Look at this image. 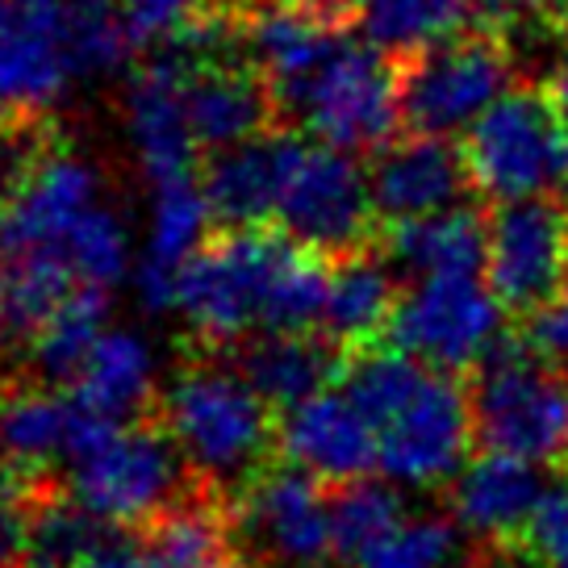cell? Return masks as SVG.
Returning a JSON list of instances; mask_svg holds the SVG:
<instances>
[{
  "mask_svg": "<svg viewBox=\"0 0 568 568\" xmlns=\"http://www.w3.org/2000/svg\"><path fill=\"white\" fill-rule=\"evenodd\" d=\"M139 54H151L180 38L193 21L210 13V0H109Z\"/></svg>",
  "mask_w": 568,
  "mask_h": 568,
  "instance_id": "cell-35",
  "label": "cell"
},
{
  "mask_svg": "<svg viewBox=\"0 0 568 568\" xmlns=\"http://www.w3.org/2000/svg\"><path fill=\"white\" fill-rule=\"evenodd\" d=\"M480 18L510 30V26H551L568 34V0H477Z\"/></svg>",
  "mask_w": 568,
  "mask_h": 568,
  "instance_id": "cell-40",
  "label": "cell"
},
{
  "mask_svg": "<svg viewBox=\"0 0 568 568\" xmlns=\"http://www.w3.org/2000/svg\"><path fill=\"white\" fill-rule=\"evenodd\" d=\"M565 163H568V113H565Z\"/></svg>",
  "mask_w": 568,
  "mask_h": 568,
  "instance_id": "cell-45",
  "label": "cell"
},
{
  "mask_svg": "<svg viewBox=\"0 0 568 568\" xmlns=\"http://www.w3.org/2000/svg\"><path fill=\"white\" fill-rule=\"evenodd\" d=\"M75 439V402L51 389L0 393V468L38 473L71 456Z\"/></svg>",
  "mask_w": 568,
  "mask_h": 568,
  "instance_id": "cell-27",
  "label": "cell"
},
{
  "mask_svg": "<svg viewBox=\"0 0 568 568\" xmlns=\"http://www.w3.org/2000/svg\"><path fill=\"white\" fill-rule=\"evenodd\" d=\"M30 527H34V510L26 501L18 473L0 468V565L30 544Z\"/></svg>",
  "mask_w": 568,
  "mask_h": 568,
  "instance_id": "cell-39",
  "label": "cell"
},
{
  "mask_svg": "<svg viewBox=\"0 0 568 568\" xmlns=\"http://www.w3.org/2000/svg\"><path fill=\"white\" fill-rule=\"evenodd\" d=\"M213 210L205 201L201 176L163 180L151 189L146 210V239H142L139 264L130 272L134 302L142 314H172L180 297V272L196 251L210 243Z\"/></svg>",
  "mask_w": 568,
  "mask_h": 568,
  "instance_id": "cell-18",
  "label": "cell"
},
{
  "mask_svg": "<svg viewBox=\"0 0 568 568\" xmlns=\"http://www.w3.org/2000/svg\"><path fill=\"white\" fill-rule=\"evenodd\" d=\"M477 18V0H359L352 26L373 51L402 63L409 54L473 30Z\"/></svg>",
  "mask_w": 568,
  "mask_h": 568,
  "instance_id": "cell-26",
  "label": "cell"
},
{
  "mask_svg": "<svg viewBox=\"0 0 568 568\" xmlns=\"http://www.w3.org/2000/svg\"><path fill=\"white\" fill-rule=\"evenodd\" d=\"M501 338V305L480 276L414 281L389 322L393 352L447 376L477 368Z\"/></svg>",
  "mask_w": 568,
  "mask_h": 568,
  "instance_id": "cell-10",
  "label": "cell"
},
{
  "mask_svg": "<svg viewBox=\"0 0 568 568\" xmlns=\"http://www.w3.org/2000/svg\"><path fill=\"white\" fill-rule=\"evenodd\" d=\"M30 568H54V565H30Z\"/></svg>",
  "mask_w": 568,
  "mask_h": 568,
  "instance_id": "cell-46",
  "label": "cell"
},
{
  "mask_svg": "<svg viewBox=\"0 0 568 568\" xmlns=\"http://www.w3.org/2000/svg\"><path fill=\"white\" fill-rule=\"evenodd\" d=\"M272 105L284 130L347 155H376L402 139L397 63L347 30L297 84L276 92Z\"/></svg>",
  "mask_w": 568,
  "mask_h": 568,
  "instance_id": "cell-1",
  "label": "cell"
},
{
  "mask_svg": "<svg viewBox=\"0 0 568 568\" xmlns=\"http://www.w3.org/2000/svg\"><path fill=\"white\" fill-rule=\"evenodd\" d=\"M163 430L184 468L213 485H234L272 444L267 402L231 364H193L163 393Z\"/></svg>",
  "mask_w": 568,
  "mask_h": 568,
  "instance_id": "cell-3",
  "label": "cell"
},
{
  "mask_svg": "<svg viewBox=\"0 0 568 568\" xmlns=\"http://www.w3.org/2000/svg\"><path fill=\"white\" fill-rule=\"evenodd\" d=\"M485 284L515 318H535L568 284V201L535 196L485 210Z\"/></svg>",
  "mask_w": 568,
  "mask_h": 568,
  "instance_id": "cell-8",
  "label": "cell"
},
{
  "mask_svg": "<svg viewBox=\"0 0 568 568\" xmlns=\"http://www.w3.org/2000/svg\"><path fill=\"white\" fill-rule=\"evenodd\" d=\"M485 210H452L414 226L385 231L381 247L397 276L435 281V276H480L485 272Z\"/></svg>",
  "mask_w": 568,
  "mask_h": 568,
  "instance_id": "cell-24",
  "label": "cell"
},
{
  "mask_svg": "<svg viewBox=\"0 0 568 568\" xmlns=\"http://www.w3.org/2000/svg\"><path fill=\"white\" fill-rule=\"evenodd\" d=\"M523 343L531 347L539 359H548L551 368H568V284L565 293H556L535 318L523 322Z\"/></svg>",
  "mask_w": 568,
  "mask_h": 568,
  "instance_id": "cell-38",
  "label": "cell"
},
{
  "mask_svg": "<svg viewBox=\"0 0 568 568\" xmlns=\"http://www.w3.org/2000/svg\"><path fill=\"white\" fill-rule=\"evenodd\" d=\"M464 568H535L527 544H480Z\"/></svg>",
  "mask_w": 568,
  "mask_h": 568,
  "instance_id": "cell-41",
  "label": "cell"
},
{
  "mask_svg": "<svg viewBox=\"0 0 568 568\" xmlns=\"http://www.w3.org/2000/svg\"><path fill=\"white\" fill-rule=\"evenodd\" d=\"M184 109L193 125L196 151H231L239 142H251L276 130V105L272 92L243 59L210 63L184 75Z\"/></svg>",
  "mask_w": 568,
  "mask_h": 568,
  "instance_id": "cell-21",
  "label": "cell"
},
{
  "mask_svg": "<svg viewBox=\"0 0 568 568\" xmlns=\"http://www.w3.org/2000/svg\"><path fill=\"white\" fill-rule=\"evenodd\" d=\"M89 568H168V565H163L160 556H151V551L130 548V544H118V539H113Z\"/></svg>",
  "mask_w": 568,
  "mask_h": 568,
  "instance_id": "cell-42",
  "label": "cell"
},
{
  "mask_svg": "<svg viewBox=\"0 0 568 568\" xmlns=\"http://www.w3.org/2000/svg\"><path fill=\"white\" fill-rule=\"evenodd\" d=\"M376 210L368 193V168L355 155L310 142L288 180L276 213V231L322 260H347L376 243Z\"/></svg>",
  "mask_w": 568,
  "mask_h": 568,
  "instance_id": "cell-9",
  "label": "cell"
},
{
  "mask_svg": "<svg viewBox=\"0 0 568 568\" xmlns=\"http://www.w3.org/2000/svg\"><path fill=\"white\" fill-rule=\"evenodd\" d=\"M297 251L281 231H217L180 272L176 314L196 338L231 347L264 322L272 281Z\"/></svg>",
  "mask_w": 568,
  "mask_h": 568,
  "instance_id": "cell-7",
  "label": "cell"
},
{
  "mask_svg": "<svg viewBox=\"0 0 568 568\" xmlns=\"http://www.w3.org/2000/svg\"><path fill=\"white\" fill-rule=\"evenodd\" d=\"M310 9H318L322 18L338 21V26H352L355 9H359V0H305Z\"/></svg>",
  "mask_w": 568,
  "mask_h": 568,
  "instance_id": "cell-44",
  "label": "cell"
},
{
  "mask_svg": "<svg viewBox=\"0 0 568 568\" xmlns=\"http://www.w3.org/2000/svg\"><path fill=\"white\" fill-rule=\"evenodd\" d=\"M42 122H0V205L18 193L34 163L47 155Z\"/></svg>",
  "mask_w": 568,
  "mask_h": 568,
  "instance_id": "cell-36",
  "label": "cell"
},
{
  "mask_svg": "<svg viewBox=\"0 0 568 568\" xmlns=\"http://www.w3.org/2000/svg\"><path fill=\"white\" fill-rule=\"evenodd\" d=\"M406 518V506L389 480H355L335 497V551L364 560Z\"/></svg>",
  "mask_w": 568,
  "mask_h": 568,
  "instance_id": "cell-33",
  "label": "cell"
},
{
  "mask_svg": "<svg viewBox=\"0 0 568 568\" xmlns=\"http://www.w3.org/2000/svg\"><path fill=\"white\" fill-rule=\"evenodd\" d=\"M189 63L172 51H151L125 84V134L134 146L142 180L155 189L163 180L193 176L196 139L184 109Z\"/></svg>",
  "mask_w": 568,
  "mask_h": 568,
  "instance_id": "cell-17",
  "label": "cell"
},
{
  "mask_svg": "<svg viewBox=\"0 0 568 568\" xmlns=\"http://www.w3.org/2000/svg\"><path fill=\"white\" fill-rule=\"evenodd\" d=\"M71 501L105 527L142 523L172 510L184 460L168 435L151 426H113L75 406L71 439Z\"/></svg>",
  "mask_w": 568,
  "mask_h": 568,
  "instance_id": "cell-5",
  "label": "cell"
},
{
  "mask_svg": "<svg viewBox=\"0 0 568 568\" xmlns=\"http://www.w3.org/2000/svg\"><path fill=\"white\" fill-rule=\"evenodd\" d=\"M113 539L105 535V523L92 518L84 506L75 501H47L34 510V527H30V548L38 551V565L54 568H89Z\"/></svg>",
  "mask_w": 568,
  "mask_h": 568,
  "instance_id": "cell-34",
  "label": "cell"
},
{
  "mask_svg": "<svg viewBox=\"0 0 568 568\" xmlns=\"http://www.w3.org/2000/svg\"><path fill=\"white\" fill-rule=\"evenodd\" d=\"M468 176L489 205L560 196L568 184L565 109L548 84H515L464 134Z\"/></svg>",
  "mask_w": 568,
  "mask_h": 568,
  "instance_id": "cell-6",
  "label": "cell"
},
{
  "mask_svg": "<svg viewBox=\"0 0 568 568\" xmlns=\"http://www.w3.org/2000/svg\"><path fill=\"white\" fill-rule=\"evenodd\" d=\"M146 551L168 568H234L226 518L210 506H172L151 523Z\"/></svg>",
  "mask_w": 568,
  "mask_h": 568,
  "instance_id": "cell-30",
  "label": "cell"
},
{
  "mask_svg": "<svg viewBox=\"0 0 568 568\" xmlns=\"http://www.w3.org/2000/svg\"><path fill=\"white\" fill-rule=\"evenodd\" d=\"M310 139L297 130H267L260 139L239 142L231 151H213L201 168V189L222 231H264L276 222L284 189L302 163Z\"/></svg>",
  "mask_w": 568,
  "mask_h": 568,
  "instance_id": "cell-15",
  "label": "cell"
},
{
  "mask_svg": "<svg viewBox=\"0 0 568 568\" xmlns=\"http://www.w3.org/2000/svg\"><path fill=\"white\" fill-rule=\"evenodd\" d=\"M239 373L267 406H302L326 393V381L338 373V347L331 338L314 335H260L243 343Z\"/></svg>",
  "mask_w": 568,
  "mask_h": 568,
  "instance_id": "cell-25",
  "label": "cell"
},
{
  "mask_svg": "<svg viewBox=\"0 0 568 568\" xmlns=\"http://www.w3.org/2000/svg\"><path fill=\"white\" fill-rule=\"evenodd\" d=\"M468 556L452 515H406L355 568H464Z\"/></svg>",
  "mask_w": 568,
  "mask_h": 568,
  "instance_id": "cell-31",
  "label": "cell"
},
{
  "mask_svg": "<svg viewBox=\"0 0 568 568\" xmlns=\"http://www.w3.org/2000/svg\"><path fill=\"white\" fill-rule=\"evenodd\" d=\"M548 92L556 97V105L568 113V42L560 47V54H556V68H551V75H548Z\"/></svg>",
  "mask_w": 568,
  "mask_h": 568,
  "instance_id": "cell-43",
  "label": "cell"
},
{
  "mask_svg": "<svg viewBox=\"0 0 568 568\" xmlns=\"http://www.w3.org/2000/svg\"><path fill=\"white\" fill-rule=\"evenodd\" d=\"M155 385H160L155 343L130 326H109L89 364L71 381V402L101 423L125 426L151 406Z\"/></svg>",
  "mask_w": 568,
  "mask_h": 568,
  "instance_id": "cell-22",
  "label": "cell"
},
{
  "mask_svg": "<svg viewBox=\"0 0 568 568\" xmlns=\"http://www.w3.org/2000/svg\"><path fill=\"white\" fill-rule=\"evenodd\" d=\"M75 80L68 0H0V122H42Z\"/></svg>",
  "mask_w": 568,
  "mask_h": 568,
  "instance_id": "cell-12",
  "label": "cell"
},
{
  "mask_svg": "<svg viewBox=\"0 0 568 568\" xmlns=\"http://www.w3.org/2000/svg\"><path fill=\"white\" fill-rule=\"evenodd\" d=\"M276 444L288 468H302L314 480H335L343 489L355 480H368V473L381 468L373 423L335 389L284 409Z\"/></svg>",
  "mask_w": 568,
  "mask_h": 568,
  "instance_id": "cell-19",
  "label": "cell"
},
{
  "mask_svg": "<svg viewBox=\"0 0 568 568\" xmlns=\"http://www.w3.org/2000/svg\"><path fill=\"white\" fill-rule=\"evenodd\" d=\"M468 402L485 452L535 468L568 464V381L518 335H506L473 368Z\"/></svg>",
  "mask_w": 568,
  "mask_h": 568,
  "instance_id": "cell-2",
  "label": "cell"
},
{
  "mask_svg": "<svg viewBox=\"0 0 568 568\" xmlns=\"http://www.w3.org/2000/svg\"><path fill=\"white\" fill-rule=\"evenodd\" d=\"M368 193H373L376 222L385 231H397V226L464 210L468 193L477 189L468 176L460 142L402 134L368 163Z\"/></svg>",
  "mask_w": 568,
  "mask_h": 568,
  "instance_id": "cell-14",
  "label": "cell"
},
{
  "mask_svg": "<svg viewBox=\"0 0 568 568\" xmlns=\"http://www.w3.org/2000/svg\"><path fill=\"white\" fill-rule=\"evenodd\" d=\"M397 272L385 260V251H355L347 260L331 264V293H326V318L322 335L335 347H359L368 352L376 335H389L402 288Z\"/></svg>",
  "mask_w": 568,
  "mask_h": 568,
  "instance_id": "cell-23",
  "label": "cell"
},
{
  "mask_svg": "<svg viewBox=\"0 0 568 568\" xmlns=\"http://www.w3.org/2000/svg\"><path fill=\"white\" fill-rule=\"evenodd\" d=\"M109 331V293L105 288H75L63 310L54 314L30 343V359L42 381H75L89 364L97 343Z\"/></svg>",
  "mask_w": 568,
  "mask_h": 568,
  "instance_id": "cell-28",
  "label": "cell"
},
{
  "mask_svg": "<svg viewBox=\"0 0 568 568\" xmlns=\"http://www.w3.org/2000/svg\"><path fill=\"white\" fill-rule=\"evenodd\" d=\"M477 439L468 385L447 373H426L418 393L376 430L381 473L397 489H430L452 485L468 460V444Z\"/></svg>",
  "mask_w": 568,
  "mask_h": 568,
  "instance_id": "cell-11",
  "label": "cell"
},
{
  "mask_svg": "<svg viewBox=\"0 0 568 568\" xmlns=\"http://www.w3.org/2000/svg\"><path fill=\"white\" fill-rule=\"evenodd\" d=\"M426 373L430 368H423L409 355L393 352V347L389 352L368 347V352H355L352 364L343 368V397L373 423V430H381L418 393Z\"/></svg>",
  "mask_w": 568,
  "mask_h": 568,
  "instance_id": "cell-29",
  "label": "cell"
},
{
  "mask_svg": "<svg viewBox=\"0 0 568 568\" xmlns=\"http://www.w3.org/2000/svg\"><path fill=\"white\" fill-rule=\"evenodd\" d=\"M105 4H109V0H105Z\"/></svg>",
  "mask_w": 568,
  "mask_h": 568,
  "instance_id": "cell-47",
  "label": "cell"
},
{
  "mask_svg": "<svg viewBox=\"0 0 568 568\" xmlns=\"http://www.w3.org/2000/svg\"><path fill=\"white\" fill-rule=\"evenodd\" d=\"M523 544L531 551L535 568H568V480L551 485Z\"/></svg>",
  "mask_w": 568,
  "mask_h": 568,
  "instance_id": "cell-37",
  "label": "cell"
},
{
  "mask_svg": "<svg viewBox=\"0 0 568 568\" xmlns=\"http://www.w3.org/2000/svg\"><path fill=\"white\" fill-rule=\"evenodd\" d=\"M518 80V59L506 34L477 21L430 51L397 63V97L406 134L447 139L468 134Z\"/></svg>",
  "mask_w": 568,
  "mask_h": 568,
  "instance_id": "cell-4",
  "label": "cell"
},
{
  "mask_svg": "<svg viewBox=\"0 0 568 568\" xmlns=\"http://www.w3.org/2000/svg\"><path fill=\"white\" fill-rule=\"evenodd\" d=\"M243 531L281 568H322L335 556V501L302 468H272L247 489Z\"/></svg>",
  "mask_w": 568,
  "mask_h": 568,
  "instance_id": "cell-16",
  "label": "cell"
},
{
  "mask_svg": "<svg viewBox=\"0 0 568 568\" xmlns=\"http://www.w3.org/2000/svg\"><path fill=\"white\" fill-rule=\"evenodd\" d=\"M130 255H134L130 226H125L122 210L109 201H101L68 239V267L84 288H105L109 293L113 284H122L134 272Z\"/></svg>",
  "mask_w": 568,
  "mask_h": 568,
  "instance_id": "cell-32",
  "label": "cell"
},
{
  "mask_svg": "<svg viewBox=\"0 0 568 568\" xmlns=\"http://www.w3.org/2000/svg\"><path fill=\"white\" fill-rule=\"evenodd\" d=\"M548 494L551 485L544 468L485 452L464 464L460 477L447 485V515L480 544H518V535L531 531Z\"/></svg>",
  "mask_w": 568,
  "mask_h": 568,
  "instance_id": "cell-20",
  "label": "cell"
},
{
  "mask_svg": "<svg viewBox=\"0 0 568 568\" xmlns=\"http://www.w3.org/2000/svg\"><path fill=\"white\" fill-rule=\"evenodd\" d=\"M105 201L101 168L68 146H51L18 193L0 205V264L51 255L68 264V239ZM75 276V272H71Z\"/></svg>",
  "mask_w": 568,
  "mask_h": 568,
  "instance_id": "cell-13",
  "label": "cell"
}]
</instances>
